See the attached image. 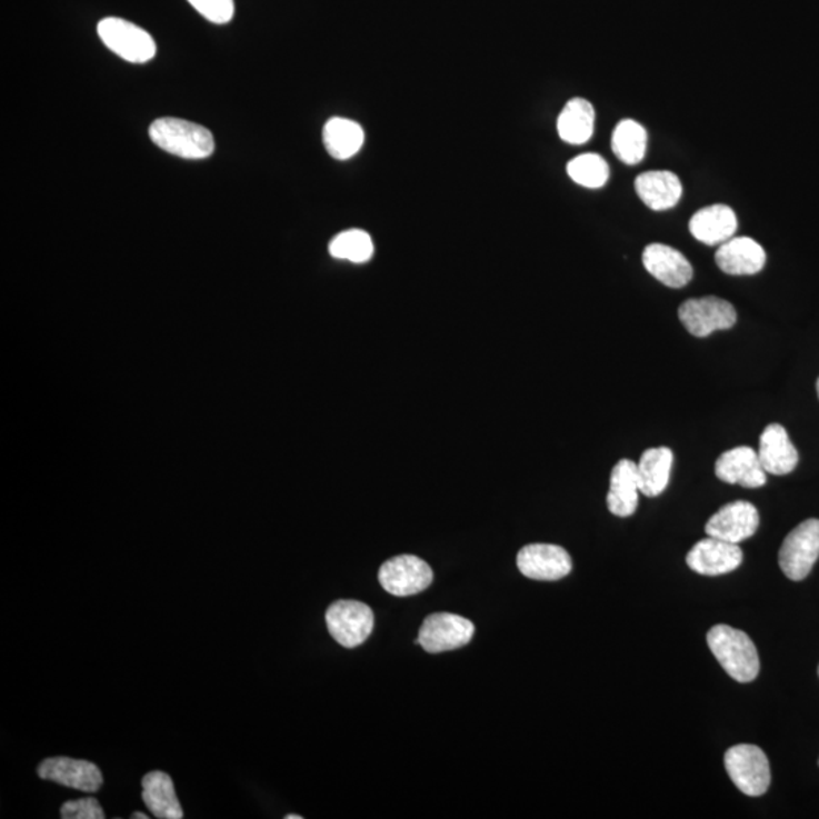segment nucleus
Instances as JSON below:
<instances>
[{"instance_id":"1","label":"nucleus","mask_w":819,"mask_h":819,"mask_svg":"<svg viewBox=\"0 0 819 819\" xmlns=\"http://www.w3.org/2000/svg\"><path fill=\"white\" fill-rule=\"evenodd\" d=\"M708 646L731 679L739 683H750L759 676V652L743 631L725 623L715 626L709 630Z\"/></svg>"},{"instance_id":"2","label":"nucleus","mask_w":819,"mask_h":819,"mask_svg":"<svg viewBox=\"0 0 819 819\" xmlns=\"http://www.w3.org/2000/svg\"><path fill=\"white\" fill-rule=\"evenodd\" d=\"M152 143L164 152L184 160H203L213 156L214 137L202 124L177 118H161L149 127Z\"/></svg>"},{"instance_id":"3","label":"nucleus","mask_w":819,"mask_h":819,"mask_svg":"<svg viewBox=\"0 0 819 819\" xmlns=\"http://www.w3.org/2000/svg\"><path fill=\"white\" fill-rule=\"evenodd\" d=\"M102 43L122 60L132 64H144L157 53L156 41L143 28L119 18H107L98 24Z\"/></svg>"},{"instance_id":"4","label":"nucleus","mask_w":819,"mask_h":819,"mask_svg":"<svg viewBox=\"0 0 819 819\" xmlns=\"http://www.w3.org/2000/svg\"><path fill=\"white\" fill-rule=\"evenodd\" d=\"M725 763L731 781L748 797H760L771 785V769L767 755L750 743L731 747L726 752Z\"/></svg>"},{"instance_id":"5","label":"nucleus","mask_w":819,"mask_h":819,"mask_svg":"<svg viewBox=\"0 0 819 819\" xmlns=\"http://www.w3.org/2000/svg\"><path fill=\"white\" fill-rule=\"evenodd\" d=\"M819 559V519H808L786 536L779 552L785 576L792 581L805 580Z\"/></svg>"},{"instance_id":"6","label":"nucleus","mask_w":819,"mask_h":819,"mask_svg":"<svg viewBox=\"0 0 819 819\" xmlns=\"http://www.w3.org/2000/svg\"><path fill=\"white\" fill-rule=\"evenodd\" d=\"M326 621L332 639L344 648L361 646L373 630L372 609L360 601H336L327 610Z\"/></svg>"},{"instance_id":"7","label":"nucleus","mask_w":819,"mask_h":819,"mask_svg":"<svg viewBox=\"0 0 819 819\" xmlns=\"http://www.w3.org/2000/svg\"><path fill=\"white\" fill-rule=\"evenodd\" d=\"M679 318L690 334L708 337L715 331L733 328L738 314L726 299L706 297L689 299L681 303Z\"/></svg>"},{"instance_id":"8","label":"nucleus","mask_w":819,"mask_h":819,"mask_svg":"<svg viewBox=\"0 0 819 819\" xmlns=\"http://www.w3.org/2000/svg\"><path fill=\"white\" fill-rule=\"evenodd\" d=\"M432 569L416 556H398L386 561L378 572V580L386 592L394 597H411L430 588Z\"/></svg>"},{"instance_id":"9","label":"nucleus","mask_w":819,"mask_h":819,"mask_svg":"<svg viewBox=\"0 0 819 819\" xmlns=\"http://www.w3.org/2000/svg\"><path fill=\"white\" fill-rule=\"evenodd\" d=\"M473 633L476 627L469 619L452 613H435L423 621L415 643L422 646L423 650L432 655H438L468 646Z\"/></svg>"},{"instance_id":"10","label":"nucleus","mask_w":819,"mask_h":819,"mask_svg":"<svg viewBox=\"0 0 819 819\" xmlns=\"http://www.w3.org/2000/svg\"><path fill=\"white\" fill-rule=\"evenodd\" d=\"M517 565L522 576L539 581H557L569 576L571 556L559 545L531 543L519 551Z\"/></svg>"},{"instance_id":"11","label":"nucleus","mask_w":819,"mask_h":819,"mask_svg":"<svg viewBox=\"0 0 819 819\" xmlns=\"http://www.w3.org/2000/svg\"><path fill=\"white\" fill-rule=\"evenodd\" d=\"M759 511L751 502L735 501L719 509L706 523L710 538L741 543L750 539L759 528Z\"/></svg>"},{"instance_id":"12","label":"nucleus","mask_w":819,"mask_h":819,"mask_svg":"<svg viewBox=\"0 0 819 819\" xmlns=\"http://www.w3.org/2000/svg\"><path fill=\"white\" fill-rule=\"evenodd\" d=\"M743 559L738 543L709 538L696 543L686 557L688 567L701 576L717 577L733 572L741 567Z\"/></svg>"},{"instance_id":"13","label":"nucleus","mask_w":819,"mask_h":819,"mask_svg":"<svg viewBox=\"0 0 819 819\" xmlns=\"http://www.w3.org/2000/svg\"><path fill=\"white\" fill-rule=\"evenodd\" d=\"M40 779L56 781L66 788L87 793L98 792L103 785L101 769L87 760L70 758L46 759L39 765Z\"/></svg>"},{"instance_id":"14","label":"nucleus","mask_w":819,"mask_h":819,"mask_svg":"<svg viewBox=\"0 0 819 819\" xmlns=\"http://www.w3.org/2000/svg\"><path fill=\"white\" fill-rule=\"evenodd\" d=\"M715 473L725 483L747 489L762 488L767 483V472L760 463L758 451L750 447L733 448L719 456Z\"/></svg>"},{"instance_id":"15","label":"nucleus","mask_w":819,"mask_h":819,"mask_svg":"<svg viewBox=\"0 0 819 819\" xmlns=\"http://www.w3.org/2000/svg\"><path fill=\"white\" fill-rule=\"evenodd\" d=\"M643 266L656 280L671 289H681L692 281L693 269L683 253L662 243L648 244L642 256Z\"/></svg>"},{"instance_id":"16","label":"nucleus","mask_w":819,"mask_h":819,"mask_svg":"<svg viewBox=\"0 0 819 819\" xmlns=\"http://www.w3.org/2000/svg\"><path fill=\"white\" fill-rule=\"evenodd\" d=\"M715 261L727 276H756L767 263V252L750 237H731L719 247Z\"/></svg>"},{"instance_id":"17","label":"nucleus","mask_w":819,"mask_h":819,"mask_svg":"<svg viewBox=\"0 0 819 819\" xmlns=\"http://www.w3.org/2000/svg\"><path fill=\"white\" fill-rule=\"evenodd\" d=\"M758 456L765 472L772 476L791 473L800 459L788 431L780 423H771L765 428L760 435Z\"/></svg>"},{"instance_id":"18","label":"nucleus","mask_w":819,"mask_h":819,"mask_svg":"<svg viewBox=\"0 0 819 819\" xmlns=\"http://www.w3.org/2000/svg\"><path fill=\"white\" fill-rule=\"evenodd\" d=\"M736 230H738V218L735 211L725 203L702 208L692 216L689 222L690 234L696 237L698 242L709 244V247L726 243L735 236Z\"/></svg>"},{"instance_id":"19","label":"nucleus","mask_w":819,"mask_h":819,"mask_svg":"<svg viewBox=\"0 0 819 819\" xmlns=\"http://www.w3.org/2000/svg\"><path fill=\"white\" fill-rule=\"evenodd\" d=\"M640 493L638 463L623 459L615 466L610 476L607 507L619 518H629L638 509Z\"/></svg>"},{"instance_id":"20","label":"nucleus","mask_w":819,"mask_h":819,"mask_svg":"<svg viewBox=\"0 0 819 819\" xmlns=\"http://www.w3.org/2000/svg\"><path fill=\"white\" fill-rule=\"evenodd\" d=\"M638 197L655 211H665L679 203L683 186L676 173L668 170H652L639 174L635 181Z\"/></svg>"},{"instance_id":"21","label":"nucleus","mask_w":819,"mask_h":819,"mask_svg":"<svg viewBox=\"0 0 819 819\" xmlns=\"http://www.w3.org/2000/svg\"><path fill=\"white\" fill-rule=\"evenodd\" d=\"M143 786L144 805L149 812L160 819H181L184 817L180 800H178L174 786L169 775L161 771H152L141 780Z\"/></svg>"},{"instance_id":"22","label":"nucleus","mask_w":819,"mask_h":819,"mask_svg":"<svg viewBox=\"0 0 819 819\" xmlns=\"http://www.w3.org/2000/svg\"><path fill=\"white\" fill-rule=\"evenodd\" d=\"M596 130V110L586 99H571L557 119L560 139L569 144H585Z\"/></svg>"},{"instance_id":"23","label":"nucleus","mask_w":819,"mask_h":819,"mask_svg":"<svg viewBox=\"0 0 819 819\" xmlns=\"http://www.w3.org/2000/svg\"><path fill=\"white\" fill-rule=\"evenodd\" d=\"M673 463L671 449L667 447L647 449L638 463L640 493L659 497L668 488Z\"/></svg>"},{"instance_id":"24","label":"nucleus","mask_w":819,"mask_h":819,"mask_svg":"<svg viewBox=\"0 0 819 819\" xmlns=\"http://www.w3.org/2000/svg\"><path fill=\"white\" fill-rule=\"evenodd\" d=\"M327 152L339 161L357 156L364 144V131L354 120L332 118L323 127Z\"/></svg>"},{"instance_id":"25","label":"nucleus","mask_w":819,"mask_h":819,"mask_svg":"<svg viewBox=\"0 0 819 819\" xmlns=\"http://www.w3.org/2000/svg\"><path fill=\"white\" fill-rule=\"evenodd\" d=\"M648 134L636 120L623 119L615 128L612 149L622 163L635 166L646 158Z\"/></svg>"},{"instance_id":"26","label":"nucleus","mask_w":819,"mask_h":819,"mask_svg":"<svg viewBox=\"0 0 819 819\" xmlns=\"http://www.w3.org/2000/svg\"><path fill=\"white\" fill-rule=\"evenodd\" d=\"M331 257L337 260H348L351 263H366L373 257L372 237L363 230L340 232L330 243Z\"/></svg>"},{"instance_id":"27","label":"nucleus","mask_w":819,"mask_h":819,"mask_svg":"<svg viewBox=\"0 0 819 819\" xmlns=\"http://www.w3.org/2000/svg\"><path fill=\"white\" fill-rule=\"evenodd\" d=\"M569 178L577 184L588 187V189H601L609 181V164L598 153H583L567 166Z\"/></svg>"},{"instance_id":"28","label":"nucleus","mask_w":819,"mask_h":819,"mask_svg":"<svg viewBox=\"0 0 819 819\" xmlns=\"http://www.w3.org/2000/svg\"><path fill=\"white\" fill-rule=\"evenodd\" d=\"M207 20L216 24L231 22L234 18V0H187Z\"/></svg>"},{"instance_id":"29","label":"nucleus","mask_w":819,"mask_h":819,"mask_svg":"<svg viewBox=\"0 0 819 819\" xmlns=\"http://www.w3.org/2000/svg\"><path fill=\"white\" fill-rule=\"evenodd\" d=\"M62 819H103L106 813L96 798L68 801L61 808Z\"/></svg>"},{"instance_id":"30","label":"nucleus","mask_w":819,"mask_h":819,"mask_svg":"<svg viewBox=\"0 0 819 819\" xmlns=\"http://www.w3.org/2000/svg\"><path fill=\"white\" fill-rule=\"evenodd\" d=\"M131 818L132 819H139V818L140 819H148L149 818V815H143L141 812H136V813H132V817Z\"/></svg>"},{"instance_id":"31","label":"nucleus","mask_w":819,"mask_h":819,"mask_svg":"<svg viewBox=\"0 0 819 819\" xmlns=\"http://www.w3.org/2000/svg\"><path fill=\"white\" fill-rule=\"evenodd\" d=\"M286 819H302L301 815H287Z\"/></svg>"},{"instance_id":"32","label":"nucleus","mask_w":819,"mask_h":819,"mask_svg":"<svg viewBox=\"0 0 819 819\" xmlns=\"http://www.w3.org/2000/svg\"><path fill=\"white\" fill-rule=\"evenodd\" d=\"M817 392H818V398H819V378H818V381H817Z\"/></svg>"},{"instance_id":"33","label":"nucleus","mask_w":819,"mask_h":819,"mask_svg":"<svg viewBox=\"0 0 819 819\" xmlns=\"http://www.w3.org/2000/svg\"><path fill=\"white\" fill-rule=\"evenodd\" d=\"M818 673H819V668H818Z\"/></svg>"}]
</instances>
